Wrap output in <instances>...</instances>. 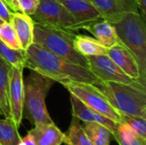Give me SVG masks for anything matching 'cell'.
I'll return each mask as SVG.
<instances>
[{
    "mask_svg": "<svg viewBox=\"0 0 146 145\" xmlns=\"http://www.w3.org/2000/svg\"><path fill=\"white\" fill-rule=\"evenodd\" d=\"M0 56L12 67L23 69L25 68V51L22 50H13L8 47L0 39Z\"/></svg>",
    "mask_w": 146,
    "mask_h": 145,
    "instance_id": "603a6c76",
    "label": "cell"
},
{
    "mask_svg": "<svg viewBox=\"0 0 146 145\" xmlns=\"http://www.w3.org/2000/svg\"><path fill=\"white\" fill-rule=\"evenodd\" d=\"M24 107L23 114L34 125L54 123L47 111L45 98L55 81L36 71L31 70L23 79Z\"/></svg>",
    "mask_w": 146,
    "mask_h": 145,
    "instance_id": "277c9868",
    "label": "cell"
},
{
    "mask_svg": "<svg viewBox=\"0 0 146 145\" xmlns=\"http://www.w3.org/2000/svg\"><path fill=\"white\" fill-rule=\"evenodd\" d=\"M81 29L88 31L96 39L108 49L121 44L115 26L112 23L104 19L84 25Z\"/></svg>",
    "mask_w": 146,
    "mask_h": 145,
    "instance_id": "9a60e30c",
    "label": "cell"
},
{
    "mask_svg": "<svg viewBox=\"0 0 146 145\" xmlns=\"http://www.w3.org/2000/svg\"><path fill=\"white\" fill-rule=\"evenodd\" d=\"M21 139L13 121L9 118L0 119V145H17Z\"/></svg>",
    "mask_w": 146,
    "mask_h": 145,
    "instance_id": "44dd1931",
    "label": "cell"
},
{
    "mask_svg": "<svg viewBox=\"0 0 146 145\" xmlns=\"http://www.w3.org/2000/svg\"><path fill=\"white\" fill-rule=\"evenodd\" d=\"M89 1H90V0H89Z\"/></svg>",
    "mask_w": 146,
    "mask_h": 145,
    "instance_id": "1f68e13d",
    "label": "cell"
},
{
    "mask_svg": "<svg viewBox=\"0 0 146 145\" xmlns=\"http://www.w3.org/2000/svg\"><path fill=\"white\" fill-rule=\"evenodd\" d=\"M25 68L62 85L73 83L97 85L102 82L89 68L69 62L36 44H31L25 51Z\"/></svg>",
    "mask_w": 146,
    "mask_h": 145,
    "instance_id": "6da1fadb",
    "label": "cell"
},
{
    "mask_svg": "<svg viewBox=\"0 0 146 145\" xmlns=\"http://www.w3.org/2000/svg\"><path fill=\"white\" fill-rule=\"evenodd\" d=\"M14 12L33 15L37 9L38 0H6Z\"/></svg>",
    "mask_w": 146,
    "mask_h": 145,
    "instance_id": "484cf974",
    "label": "cell"
},
{
    "mask_svg": "<svg viewBox=\"0 0 146 145\" xmlns=\"http://www.w3.org/2000/svg\"><path fill=\"white\" fill-rule=\"evenodd\" d=\"M74 17L76 28L79 31L84 25L102 20V16L97 8L89 0H57Z\"/></svg>",
    "mask_w": 146,
    "mask_h": 145,
    "instance_id": "7c38bea8",
    "label": "cell"
},
{
    "mask_svg": "<svg viewBox=\"0 0 146 145\" xmlns=\"http://www.w3.org/2000/svg\"><path fill=\"white\" fill-rule=\"evenodd\" d=\"M93 145H110V131L104 126L95 122H84L82 126Z\"/></svg>",
    "mask_w": 146,
    "mask_h": 145,
    "instance_id": "ffe728a7",
    "label": "cell"
},
{
    "mask_svg": "<svg viewBox=\"0 0 146 145\" xmlns=\"http://www.w3.org/2000/svg\"><path fill=\"white\" fill-rule=\"evenodd\" d=\"M0 115H1V112H0Z\"/></svg>",
    "mask_w": 146,
    "mask_h": 145,
    "instance_id": "4dcf8cb0",
    "label": "cell"
},
{
    "mask_svg": "<svg viewBox=\"0 0 146 145\" xmlns=\"http://www.w3.org/2000/svg\"><path fill=\"white\" fill-rule=\"evenodd\" d=\"M31 17L34 21L71 32L76 28L72 15L57 0H38L37 9Z\"/></svg>",
    "mask_w": 146,
    "mask_h": 145,
    "instance_id": "52a82bcc",
    "label": "cell"
},
{
    "mask_svg": "<svg viewBox=\"0 0 146 145\" xmlns=\"http://www.w3.org/2000/svg\"><path fill=\"white\" fill-rule=\"evenodd\" d=\"M9 106L11 120L17 128L20 127L23 118L24 107V82L23 69L11 67L9 72Z\"/></svg>",
    "mask_w": 146,
    "mask_h": 145,
    "instance_id": "9c48e42d",
    "label": "cell"
},
{
    "mask_svg": "<svg viewBox=\"0 0 146 145\" xmlns=\"http://www.w3.org/2000/svg\"><path fill=\"white\" fill-rule=\"evenodd\" d=\"M86 58L89 63V69L101 81L121 82L126 84L139 81L127 76L108 56V55L86 56Z\"/></svg>",
    "mask_w": 146,
    "mask_h": 145,
    "instance_id": "ba28073f",
    "label": "cell"
},
{
    "mask_svg": "<svg viewBox=\"0 0 146 145\" xmlns=\"http://www.w3.org/2000/svg\"><path fill=\"white\" fill-rule=\"evenodd\" d=\"M17 145H37V144L33 136L28 132L27 134L23 138L21 139V141L18 143Z\"/></svg>",
    "mask_w": 146,
    "mask_h": 145,
    "instance_id": "83f0119b",
    "label": "cell"
},
{
    "mask_svg": "<svg viewBox=\"0 0 146 145\" xmlns=\"http://www.w3.org/2000/svg\"><path fill=\"white\" fill-rule=\"evenodd\" d=\"M14 11L6 0H0V18L6 22H10Z\"/></svg>",
    "mask_w": 146,
    "mask_h": 145,
    "instance_id": "4316f807",
    "label": "cell"
},
{
    "mask_svg": "<svg viewBox=\"0 0 146 145\" xmlns=\"http://www.w3.org/2000/svg\"><path fill=\"white\" fill-rule=\"evenodd\" d=\"M75 34L71 31L34 21L33 44L42 46L62 59L89 68L87 58L74 48Z\"/></svg>",
    "mask_w": 146,
    "mask_h": 145,
    "instance_id": "3957f363",
    "label": "cell"
},
{
    "mask_svg": "<svg viewBox=\"0 0 146 145\" xmlns=\"http://www.w3.org/2000/svg\"><path fill=\"white\" fill-rule=\"evenodd\" d=\"M112 136L120 145H146V142L138 138L125 123H118Z\"/></svg>",
    "mask_w": 146,
    "mask_h": 145,
    "instance_id": "7402d4cb",
    "label": "cell"
},
{
    "mask_svg": "<svg viewBox=\"0 0 146 145\" xmlns=\"http://www.w3.org/2000/svg\"><path fill=\"white\" fill-rule=\"evenodd\" d=\"M120 114L146 119V88L141 81L126 84L100 82L93 85Z\"/></svg>",
    "mask_w": 146,
    "mask_h": 145,
    "instance_id": "7a4b0ae2",
    "label": "cell"
},
{
    "mask_svg": "<svg viewBox=\"0 0 146 145\" xmlns=\"http://www.w3.org/2000/svg\"><path fill=\"white\" fill-rule=\"evenodd\" d=\"M121 123L127 124L138 138H139L142 141L146 142V119L122 114H121Z\"/></svg>",
    "mask_w": 146,
    "mask_h": 145,
    "instance_id": "cb8c5ba5",
    "label": "cell"
},
{
    "mask_svg": "<svg viewBox=\"0 0 146 145\" xmlns=\"http://www.w3.org/2000/svg\"><path fill=\"white\" fill-rule=\"evenodd\" d=\"M103 19L117 22L128 13H139L137 0H90Z\"/></svg>",
    "mask_w": 146,
    "mask_h": 145,
    "instance_id": "30bf717a",
    "label": "cell"
},
{
    "mask_svg": "<svg viewBox=\"0 0 146 145\" xmlns=\"http://www.w3.org/2000/svg\"><path fill=\"white\" fill-rule=\"evenodd\" d=\"M29 132L35 138L37 145H62L64 143L65 134L55 123L36 125Z\"/></svg>",
    "mask_w": 146,
    "mask_h": 145,
    "instance_id": "2e32d148",
    "label": "cell"
},
{
    "mask_svg": "<svg viewBox=\"0 0 146 145\" xmlns=\"http://www.w3.org/2000/svg\"><path fill=\"white\" fill-rule=\"evenodd\" d=\"M11 65L0 56V112L4 118L11 119L9 106V72Z\"/></svg>",
    "mask_w": 146,
    "mask_h": 145,
    "instance_id": "e0dca14e",
    "label": "cell"
},
{
    "mask_svg": "<svg viewBox=\"0 0 146 145\" xmlns=\"http://www.w3.org/2000/svg\"><path fill=\"white\" fill-rule=\"evenodd\" d=\"M64 144L67 145H93L86 133L80 121L73 116L68 130L64 133Z\"/></svg>",
    "mask_w": 146,
    "mask_h": 145,
    "instance_id": "d6986e66",
    "label": "cell"
},
{
    "mask_svg": "<svg viewBox=\"0 0 146 145\" xmlns=\"http://www.w3.org/2000/svg\"><path fill=\"white\" fill-rule=\"evenodd\" d=\"M3 22H4V21H3L2 18H0V25H1L2 23H3Z\"/></svg>",
    "mask_w": 146,
    "mask_h": 145,
    "instance_id": "f546056e",
    "label": "cell"
},
{
    "mask_svg": "<svg viewBox=\"0 0 146 145\" xmlns=\"http://www.w3.org/2000/svg\"><path fill=\"white\" fill-rule=\"evenodd\" d=\"M10 23L16 32L21 49L26 51L29 46L33 44V19L26 14L14 12Z\"/></svg>",
    "mask_w": 146,
    "mask_h": 145,
    "instance_id": "5bb4252c",
    "label": "cell"
},
{
    "mask_svg": "<svg viewBox=\"0 0 146 145\" xmlns=\"http://www.w3.org/2000/svg\"><path fill=\"white\" fill-rule=\"evenodd\" d=\"M70 103L72 106V116H74L84 122H95L101 124L110 131L111 135L114 134L118 123H115V121L92 109L85 103H83L80 99L71 94Z\"/></svg>",
    "mask_w": 146,
    "mask_h": 145,
    "instance_id": "4fadbf2b",
    "label": "cell"
},
{
    "mask_svg": "<svg viewBox=\"0 0 146 145\" xmlns=\"http://www.w3.org/2000/svg\"><path fill=\"white\" fill-rule=\"evenodd\" d=\"M107 55L127 76L145 84V79L141 74L136 58L127 47L121 44H118L109 48Z\"/></svg>",
    "mask_w": 146,
    "mask_h": 145,
    "instance_id": "8fae6325",
    "label": "cell"
},
{
    "mask_svg": "<svg viewBox=\"0 0 146 145\" xmlns=\"http://www.w3.org/2000/svg\"><path fill=\"white\" fill-rule=\"evenodd\" d=\"M63 86L71 95L80 99L92 109L115 123L121 122V114L113 108L108 99L93 85L73 83L64 85Z\"/></svg>",
    "mask_w": 146,
    "mask_h": 145,
    "instance_id": "8992f818",
    "label": "cell"
},
{
    "mask_svg": "<svg viewBox=\"0 0 146 145\" xmlns=\"http://www.w3.org/2000/svg\"><path fill=\"white\" fill-rule=\"evenodd\" d=\"M139 4V9L141 15L145 18L146 15V0H137Z\"/></svg>",
    "mask_w": 146,
    "mask_h": 145,
    "instance_id": "f1b7e54d",
    "label": "cell"
},
{
    "mask_svg": "<svg viewBox=\"0 0 146 145\" xmlns=\"http://www.w3.org/2000/svg\"><path fill=\"white\" fill-rule=\"evenodd\" d=\"M74 45L75 50L86 57L107 55L108 48L104 46L95 38L84 34H78L74 36Z\"/></svg>",
    "mask_w": 146,
    "mask_h": 145,
    "instance_id": "ac0fdd59",
    "label": "cell"
},
{
    "mask_svg": "<svg viewBox=\"0 0 146 145\" xmlns=\"http://www.w3.org/2000/svg\"><path fill=\"white\" fill-rule=\"evenodd\" d=\"M121 44L136 58L144 79L146 76L145 18L140 13H128L117 22L112 23Z\"/></svg>",
    "mask_w": 146,
    "mask_h": 145,
    "instance_id": "5b68a950",
    "label": "cell"
},
{
    "mask_svg": "<svg viewBox=\"0 0 146 145\" xmlns=\"http://www.w3.org/2000/svg\"><path fill=\"white\" fill-rule=\"evenodd\" d=\"M0 39L13 50H21L16 32L10 22L4 21L0 25Z\"/></svg>",
    "mask_w": 146,
    "mask_h": 145,
    "instance_id": "d4e9b609",
    "label": "cell"
}]
</instances>
